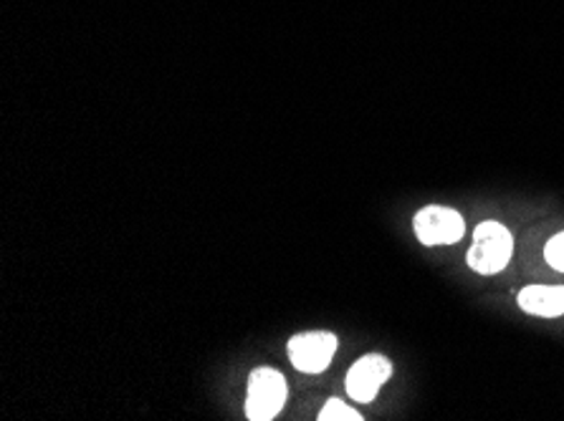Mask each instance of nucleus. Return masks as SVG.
I'll return each instance as SVG.
<instances>
[{
  "label": "nucleus",
  "instance_id": "nucleus-7",
  "mask_svg": "<svg viewBox=\"0 0 564 421\" xmlns=\"http://www.w3.org/2000/svg\"><path fill=\"white\" fill-rule=\"evenodd\" d=\"M319 421H362L360 411H355L352 407H347L345 401L339 399H329L324 403V409L319 411Z\"/></svg>",
  "mask_w": 564,
  "mask_h": 421
},
{
  "label": "nucleus",
  "instance_id": "nucleus-6",
  "mask_svg": "<svg viewBox=\"0 0 564 421\" xmlns=\"http://www.w3.org/2000/svg\"><path fill=\"white\" fill-rule=\"evenodd\" d=\"M519 306L540 318L564 315V286H529L519 293Z\"/></svg>",
  "mask_w": 564,
  "mask_h": 421
},
{
  "label": "nucleus",
  "instance_id": "nucleus-8",
  "mask_svg": "<svg viewBox=\"0 0 564 421\" xmlns=\"http://www.w3.org/2000/svg\"><path fill=\"white\" fill-rule=\"evenodd\" d=\"M544 261L550 263L554 270L564 273V232H560V235H554L550 243H546Z\"/></svg>",
  "mask_w": 564,
  "mask_h": 421
},
{
  "label": "nucleus",
  "instance_id": "nucleus-3",
  "mask_svg": "<svg viewBox=\"0 0 564 421\" xmlns=\"http://www.w3.org/2000/svg\"><path fill=\"white\" fill-rule=\"evenodd\" d=\"M415 235L423 245H453L464 237L466 222L456 210L441 208V204H433V208H423L415 214L413 220Z\"/></svg>",
  "mask_w": 564,
  "mask_h": 421
},
{
  "label": "nucleus",
  "instance_id": "nucleus-2",
  "mask_svg": "<svg viewBox=\"0 0 564 421\" xmlns=\"http://www.w3.org/2000/svg\"><path fill=\"white\" fill-rule=\"evenodd\" d=\"M286 401L284 376L273 368H256L249 379V397H246V417L251 421H271L279 417Z\"/></svg>",
  "mask_w": 564,
  "mask_h": 421
},
{
  "label": "nucleus",
  "instance_id": "nucleus-1",
  "mask_svg": "<svg viewBox=\"0 0 564 421\" xmlns=\"http://www.w3.org/2000/svg\"><path fill=\"white\" fill-rule=\"evenodd\" d=\"M514 253V237L497 220L481 222L474 232V245L468 251V268L481 275H497L507 268Z\"/></svg>",
  "mask_w": 564,
  "mask_h": 421
},
{
  "label": "nucleus",
  "instance_id": "nucleus-4",
  "mask_svg": "<svg viewBox=\"0 0 564 421\" xmlns=\"http://www.w3.org/2000/svg\"><path fill=\"white\" fill-rule=\"evenodd\" d=\"M337 351V336L324 331L302 333L289 341V358L296 372L302 374H322L332 364Z\"/></svg>",
  "mask_w": 564,
  "mask_h": 421
},
{
  "label": "nucleus",
  "instance_id": "nucleus-5",
  "mask_svg": "<svg viewBox=\"0 0 564 421\" xmlns=\"http://www.w3.org/2000/svg\"><path fill=\"white\" fill-rule=\"evenodd\" d=\"M392 376V364L380 354H370L362 356L357 364L349 368L347 374V394L355 401L370 403L375 397H378L380 386L388 381Z\"/></svg>",
  "mask_w": 564,
  "mask_h": 421
}]
</instances>
